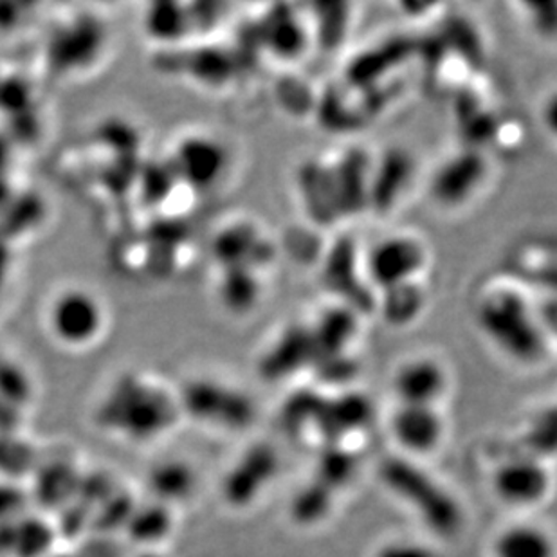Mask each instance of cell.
<instances>
[{
    "label": "cell",
    "instance_id": "obj_1",
    "mask_svg": "<svg viewBox=\"0 0 557 557\" xmlns=\"http://www.w3.org/2000/svg\"><path fill=\"white\" fill-rule=\"evenodd\" d=\"M474 325L485 339L516 363H540L550 337L537 309L536 293L507 271L485 278L471 301Z\"/></svg>",
    "mask_w": 557,
    "mask_h": 557
},
{
    "label": "cell",
    "instance_id": "obj_2",
    "mask_svg": "<svg viewBox=\"0 0 557 557\" xmlns=\"http://www.w3.org/2000/svg\"><path fill=\"white\" fill-rule=\"evenodd\" d=\"M379 476L389 493L410 505L428 529L438 536H457L462 529V509L457 499L416 463L405 458H388L381 466Z\"/></svg>",
    "mask_w": 557,
    "mask_h": 557
},
{
    "label": "cell",
    "instance_id": "obj_3",
    "mask_svg": "<svg viewBox=\"0 0 557 557\" xmlns=\"http://www.w3.org/2000/svg\"><path fill=\"white\" fill-rule=\"evenodd\" d=\"M364 268L377 301V295L383 290L428 280L432 268V249L416 232L389 233L364 252Z\"/></svg>",
    "mask_w": 557,
    "mask_h": 557
},
{
    "label": "cell",
    "instance_id": "obj_4",
    "mask_svg": "<svg viewBox=\"0 0 557 557\" xmlns=\"http://www.w3.org/2000/svg\"><path fill=\"white\" fill-rule=\"evenodd\" d=\"M106 307L89 289L71 287L54 296L48 307V329L69 348H85L106 329Z\"/></svg>",
    "mask_w": 557,
    "mask_h": 557
},
{
    "label": "cell",
    "instance_id": "obj_5",
    "mask_svg": "<svg viewBox=\"0 0 557 557\" xmlns=\"http://www.w3.org/2000/svg\"><path fill=\"white\" fill-rule=\"evenodd\" d=\"M490 161L479 148H463L442 161L432 180V197L446 210H460L484 191Z\"/></svg>",
    "mask_w": 557,
    "mask_h": 557
},
{
    "label": "cell",
    "instance_id": "obj_6",
    "mask_svg": "<svg viewBox=\"0 0 557 557\" xmlns=\"http://www.w3.org/2000/svg\"><path fill=\"white\" fill-rule=\"evenodd\" d=\"M321 278L339 304L352 307L359 314L375 310V293L364 268V255H359L358 246L350 238H339L332 246Z\"/></svg>",
    "mask_w": 557,
    "mask_h": 557
},
{
    "label": "cell",
    "instance_id": "obj_7",
    "mask_svg": "<svg viewBox=\"0 0 557 557\" xmlns=\"http://www.w3.org/2000/svg\"><path fill=\"white\" fill-rule=\"evenodd\" d=\"M188 408L202 421L232 430L249 426L255 417V408L246 395L216 383L195 384L189 392Z\"/></svg>",
    "mask_w": 557,
    "mask_h": 557
},
{
    "label": "cell",
    "instance_id": "obj_8",
    "mask_svg": "<svg viewBox=\"0 0 557 557\" xmlns=\"http://www.w3.org/2000/svg\"><path fill=\"white\" fill-rule=\"evenodd\" d=\"M447 389V372L436 359H406L394 375V394L399 405L436 406Z\"/></svg>",
    "mask_w": 557,
    "mask_h": 557
},
{
    "label": "cell",
    "instance_id": "obj_9",
    "mask_svg": "<svg viewBox=\"0 0 557 557\" xmlns=\"http://www.w3.org/2000/svg\"><path fill=\"white\" fill-rule=\"evenodd\" d=\"M493 485L505 504L531 507L547 496L550 474L536 458H518L496 469Z\"/></svg>",
    "mask_w": 557,
    "mask_h": 557
},
{
    "label": "cell",
    "instance_id": "obj_10",
    "mask_svg": "<svg viewBox=\"0 0 557 557\" xmlns=\"http://www.w3.org/2000/svg\"><path fill=\"white\" fill-rule=\"evenodd\" d=\"M280 457L271 446L252 447L227 474L224 495L233 505H246L262 493L276 476Z\"/></svg>",
    "mask_w": 557,
    "mask_h": 557
},
{
    "label": "cell",
    "instance_id": "obj_11",
    "mask_svg": "<svg viewBox=\"0 0 557 557\" xmlns=\"http://www.w3.org/2000/svg\"><path fill=\"white\" fill-rule=\"evenodd\" d=\"M392 435L406 451L426 455L444 438V419L436 406L399 405L392 417Z\"/></svg>",
    "mask_w": 557,
    "mask_h": 557
},
{
    "label": "cell",
    "instance_id": "obj_12",
    "mask_svg": "<svg viewBox=\"0 0 557 557\" xmlns=\"http://www.w3.org/2000/svg\"><path fill=\"white\" fill-rule=\"evenodd\" d=\"M315 364V345L309 323H293L280 334L263 359L268 379H285Z\"/></svg>",
    "mask_w": 557,
    "mask_h": 557
},
{
    "label": "cell",
    "instance_id": "obj_13",
    "mask_svg": "<svg viewBox=\"0 0 557 557\" xmlns=\"http://www.w3.org/2000/svg\"><path fill=\"white\" fill-rule=\"evenodd\" d=\"M177 164L186 180L200 188H211L226 175L227 152L213 137H188L177 150Z\"/></svg>",
    "mask_w": 557,
    "mask_h": 557
},
{
    "label": "cell",
    "instance_id": "obj_14",
    "mask_svg": "<svg viewBox=\"0 0 557 557\" xmlns=\"http://www.w3.org/2000/svg\"><path fill=\"white\" fill-rule=\"evenodd\" d=\"M416 164L405 150H388L372 163L370 180V210L388 211L410 185Z\"/></svg>",
    "mask_w": 557,
    "mask_h": 557
},
{
    "label": "cell",
    "instance_id": "obj_15",
    "mask_svg": "<svg viewBox=\"0 0 557 557\" xmlns=\"http://www.w3.org/2000/svg\"><path fill=\"white\" fill-rule=\"evenodd\" d=\"M430 304V284L428 280H417L397 285L394 289L379 293L375 310L392 326L413 325Z\"/></svg>",
    "mask_w": 557,
    "mask_h": 557
},
{
    "label": "cell",
    "instance_id": "obj_16",
    "mask_svg": "<svg viewBox=\"0 0 557 557\" xmlns=\"http://www.w3.org/2000/svg\"><path fill=\"white\" fill-rule=\"evenodd\" d=\"M495 557H556V547L537 527H510L496 540Z\"/></svg>",
    "mask_w": 557,
    "mask_h": 557
},
{
    "label": "cell",
    "instance_id": "obj_17",
    "mask_svg": "<svg viewBox=\"0 0 557 557\" xmlns=\"http://www.w3.org/2000/svg\"><path fill=\"white\" fill-rule=\"evenodd\" d=\"M356 460L343 447H326L315 468V482L325 485L332 493H337L352 479Z\"/></svg>",
    "mask_w": 557,
    "mask_h": 557
},
{
    "label": "cell",
    "instance_id": "obj_18",
    "mask_svg": "<svg viewBox=\"0 0 557 557\" xmlns=\"http://www.w3.org/2000/svg\"><path fill=\"white\" fill-rule=\"evenodd\" d=\"M258 271L249 268H230V274L224 278V300L237 310H246L255 306L262 290Z\"/></svg>",
    "mask_w": 557,
    "mask_h": 557
},
{
    "label": "cell",
    "instance_id": "obj_19",
    "mask_svg": "<svg viewBox=\"0 0 557 557\" xmlns=\"http://www.w3.org/2000/svg\"><path fill=\"white\" fill-rule=\"evenodd\" d=\"M334 495L336 493L329 487L312 480L293 502V518L301 525H312L331 510Z\"/></svg>",
    "mask_w": 557,
    "mask_h": 557
},
{
    "label": "cell",
    "instance_id": "obj_20",
    "mask_svg": "<svg viewBox=\"0 0 557 557\" xmlns=\"http://www.w3.org/2000/svg\"><path fill=\"white\" fill-rule=\"evenodd\" d=\"M527 444L537 455L557 453V406L537 417L527 433Z\"/></svg>",
    "mask_w": 557,
    "mask_h": 557
},
{
    "label": "cell",
    "instance_id": "obj_21",
    "mask_svg": "<svg viewBox=\"0 0 557 557\" xmlns=\"http://www.w3.org/2000/svg\"><path fill=\"white\" fill-rule=\"evenodd\" d=\"M520 8L527 11L523 18L540 37H557V4H550V13H545V5L521 4Z\"/></svg>",
    "mask_w": 557,
    "mask_h": 557
},
{
    "label": "cell",
    "instance_id": "obj_22",
    "mask_svg": "<svg viewBox=\"0 0 557 557\" xmlns=\"http://www.w3.org/2000/svg\"><path fill=\"white\" fill-rule=\"evenodd\" d=\"M534 293H536L537 309H540V315H542L543 325L550 337V343L557 342V296L547 295V293H542L540 296L537 290Z\"/></svg>",
    "mask_w": 557,
    "mask_h": 557
},
{
    "label": "cell",
    "instance_id": "obj_23",
    "mask_svg": "<svg viewBox=\"0 0 557 557\" xmlns=\"http://www.w3.org/2000/svg\"><path fill=\"white\" fill-rule=\"evenodd\" d=\"M542 122L545 131L557 139V90L547 96L542 106Z\"/></svg>",
    "mask_w": 557,
    "mask_h": 557
},
{
    "label": "cell",
    "instance_id": "obj_24",
    "mask_svg": "<svg viewBox=\"0 0 557 557\" xmlns=\"http://www.w3.org/2000/svg\"><path fill=\"white\" fill-rule=\"evenodd\" d=\"M379 557H433L432 554L421 547L413 545H394V547L384 548Z\"/></svg>",
    "mask_w": 557,
    "mask_h": 557
}]
</instances>
